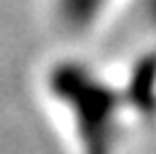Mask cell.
Instances as JSON below:
<instances>
[{"label":"cell","instance_id":"1","mask_svg":"<svg viewBox=\"0 0 156 154\" xmlns=\"http://www.w3.org/2000/svg\"><path fill=\"white\" fill-rule=\"evenodd\" d=\"M46 83L51 95L71 110L83 154H112L119 93L80 61H58Z\"/></svg>","mask_w":156,"mask_h":154},{"label":"cell","instance_id":"2","mask_svg":"<svg viewBox=\"0 0 156 154\" xmlns=\"http://www.w3.org/2000/svg\"><path fill=\"white\" fill-rule=\"evenodd\" d=\"M127 103L144 117L156 115V51L144 54L129 73Z\"/></svg>","mask_w":156,"mask_h":154},{"label":"cell","instance_id":"3","mask_svg":"<svg viewBox=\"0 0 156 154\" xmlns=\"http://www.w3.org/2000/svg\"><path fill=\"white\" fill-rule=\"evenodd\" d=\"M110 0H58V17L71 29H88L102 15Z\"/></svg>","mask_w":156,"mask_h":154},{"label":"cell","instance_id":"4","mask_svg":"<svg viewBox=\"0 0 156 154\" xmlns=\"http://www.w3.org/2000/svg\"><path fill=\"white\" fill-rule=\"evenodd\" d=\"M146 10H149V15L156 20V0H146Z\"/></svg>","mask_w":156,"mask_h":154}]
</instances>
